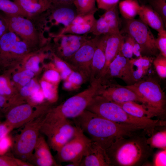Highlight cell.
Listing matches in <instances>:
<instances>
[{"label":"cell","mask_w":166,"mask_h":166,"mask_svg":"<svg viewBox=\"0 0 166 166\" xmlns=\"http://www.w3.org/2000/svg\"><path fill=\"white\" fill-rule=\"evenodd\" d=\"M75 124L105 150L116 140L138 134L143 130L132 125L117 123L85 110L73 119Z\"/></svg>","instance_id":"6da1fadb"},{"label":"cell","mask_w":166,"mask_h":166,"mask_svg":"<svg viewBox=\"0 0 166 166\" xmlns=\"http://www.w3.org/2000/svg\"><path fill=\"white\" fill-rule=\"evenodd\" d=\"M7 23L9 31L15 34L25 42L33 53L41 51L50 42L51 37H45L47 31L45 12L28 18L2 12Z\"/></svg>","instance_id":"7a4b0ae2"},{"label":"cell","mask_w":166,"mask_h":166,"mask_svg":"<svg viewBox=\"0 0 166 166\" xmlns=\"http://www.w3.org/2000/svg\"><path fill=\"white\" fill-rule=\"evenodd\" d=\"M147 139L145 136L138 134L116 140L105 150L111 165L143 164L151 155L152 150Z\"/></svg>","instance_id":"3957f363"},{"label":"cell","mask_w":166,"mask_h":166,"mask_svg":"<svg viewBox=\"0 0 166 166\" xmlns=\"http://www.w3.org/2000/svg\"><path fill=\"white\" fill-rule=\"evenodd\" d=\"M86 110L117 123L138 127L149 134L154 132L155 128L165 123L159 120L131 116L116 103L97 94L94 97Z\"/></svg>","instance_id":"277c9868"},{"label":"cell","mask_w":166,"mask_h":166,"mask_svg":"<svg viewBox=\"0 0 166 166\" xmlns=\"http://www.w3.org/2000/svg\"><path fill=\"white\" fill-rule=\"evenodd\" d=\"M47 112L25 124L20 132L13 138L11 148L16 157L30 163Z\"/></svg>","instance_id":"5b68a950"},{"label":"cell","mask_w":166,"mask_h":166,"mask_svg":"<svg viewBox=\"0 0 166 166\" xmlns=\"http://www.w3.org/2000/svg\"><path fill=\"white\" fill-rule=\"evenodd\" d=\"M79 129L69 119L45 117L40 132L46 136L50 148L57 152L76 135Z\"/></svg>","instance_id":"8992f818"},{"label":"cell","mask_w":166,"mask_h":166,"mask_svg":"<svg viewBox=\"0 0 166 166\" xmlns=\"http://www.w3.org/2000/svg\"><path fill=\"white\" fill-rule=\"evenodd\" d=\"M99 81L90 82L86 89L71 97L63 103L48 111L46 116L74 119L80 115L89 105L93 97L97 94Z\"/></svg>","instance_id":"52a82bcc"},{"label":"cell","mask_w":166,"mask_h":166,"mask_svg":"<svg viewBox=\"0 0 166 166\" xmlns=\"http://www.w3.org/2000/svg\"><path fill=\"white\" fill-rule=\"evenodd\" d=\"M33 53L27 44L15 34L8 32L0 37V69L13 63H22Z\"/></svg>","instance_id":"ba28073f"},{"label":"cell","mask_w":166,"mask_h":166,"mask_svg":"<svg viewBox=\"0 0 166 166\" xmlns=\"http://www.w3.org/2000/svg\"><path fill=\"white\" fill-rule=\"evenodd\" d=\"M125 86L142 97L149 108L157 116L162 115L164 112V93L155 78L149 77Z\"/></svg>","instance_id":"9c48e42d"},{"label":"cell","mask_w":166,"mask_h":166,"mask_svg":"<svg viewBox=\"0 0 166 166\" xmlns=\"http://www.w3.org/2000/svg\"><path fill=\"white\" fill-rule=\"evenodd\" d=\"M124 26L120 31L130 36L140 45L142 53L144 55L156 56L158 50L156 38L149 27L140 19H124Z\"/></svg>","instance_id":"30bf717a"},{"label":"cell","mask_w":166,"mask_h":166,"mask_svg":"<svg viewBox=\"0 0 166 166\" xmlns=\"http://www.w3.org/2000/svg\"><path fill=\"white\" fill-rule=\"evenodd\" d=\"M36 107L26 102L11 106L5 112V121L14 129L18 128L47 112L50 108L48 103H44L34 109Z\"/></svg>","instance_id":"8fae6325"},{"label":"cell","mask_w":166,"mask_h":166,"mask_svg":"<svg viewBox=\"0 0 166 166\" xmlns=\"http://www.w3.org/2000/svg\"><path fill=\"white\" fill-rule=\"evenodd\" d=\"M97 94L116 103L133 101L149 108L142 97L125 86L118 84L113 79L99 80Z\"/></svg>","instance_id":"7c38bea8"},{"label":"cell","mask_w":166,"mask_h":166,"mask_svg":"<svg viewBox=\"0 0 166 166\" xmlns=\"http://www.w3.org/2000/svg\"><path fill=\"white\" fill-rule=\"evenodd\" d=\"M91 139L86 136L79 128L76 135L57 152L56 158L61 163L72 162L80 166Z\"/></svg>","instance_id":"4fadbf2b"},{"label":"cell","mask_w":166,"mask_h":166,"mask_svg":"<svg viewBox=\"0 0 166 166\" xmlns=\"http://www.w3.org/2000/svg\"><path fill=\"white\" fill-rule=\"evenodd\" d=\"M50 36L53 41L52 49L53 53L61 59L65 61L72 56L90 38L87 35L72 34L55 35Z\"/></svg>","instance_id":"5bb4252c"},{"label":"cell","mask_w":166,"mask_h":166,"mask_svg":"<svg viewBox=\"0 0 166 166\" xmlns=\"http://www.w3.org/2000/svg\"><path fill=\"white\" fill-rule=\"evenodd\" d=\"M98 36L88 39L66 61L71 65L85 78L90 79L92 61Z\"/></svg>","instance_id":"9a60e30c"},{"label":"cell","mask_w":166,"mask_h":166,"mask_svg":"<svg viewBox=\"0 0 166 166\" xmlns=\"http://www.w3.org/2000/svg\"><path fill=\"white\" fill-rule=\"evenodd\" d=\"M45 14L47 28L48 24L49 25L48 27L49 31L51 27L59 25L62 26L63 30L70 24L78 14L73 3L51 4Z\"/></svg>","instance_id":"2e32d148"},{"label":"cell","mask_w":166,"mask_h":166,"mask_svg":"<svg viewBox=\"0 0 166 166\" xmlns=\"http://www.w3.org/2000/svg\"><path fill=\"white\" fill-rule=\"evenodd\" d=\"M121 24L117 5L106 10L96 19L91 33L99 36L119 32Z\"/></svg>","instance_id":"e0dca14e"},{"label":"cell","mask_w":166,"mask_h":166,"mask_svg":"<svg viewBox=\"0 0 166 166\" xmlns=\"http://www.w3.org/2000/svg\"><path fill=\"white\" fill-rule=\"evenodd\" d=\"M115 78L122 80L127 85L135 83L130 59L118 55L110 64L105 75L101 80L112 79Z\"/></svg>","instance_id":"ac0fdd59"},{"label":"cell","mask_w":166,"mask_h":166,"mask_svg":"<svg viewBox=\"0 0 166 166\" xmlns=\"http://www.w3.org/2000/svg\"><path fill=\"white\" fill-rule=\"evenodd\" d=\"M80 166L112 165L106 150L97 143L91 141L86 149Z\"/></svg>","instance_id":"d6986e66"},{"label":"cell","mask_w":166,"mask_h":166,"mask_svg":"<svg viewBox=\"0 0 166 166\" xmlns=\"http://www.w3.org/2000/svg\"><path fill=\"white\" fill-rule=\"evenodd\" d=\"M95 13L78 14L70 24L57 34H69L83 35L91 33L96 21L94 17Z\"/></svg>","instance_id":"ffe728a7"},{"label":"cell","mask_w":166,"mask_h":166,"mask_svg":"<svg viewBox=\"0 0 166 166\" xmlns=\"http://www.w3.org/2000/svg\"><path fill=\"white\" fill-rule=\"evenodd\" d=\"M45 137L40 134L30 163L38 166H59L53 156Z\"/></svg>","instance_id":"44dd1931"},{"label":"cell","mask_w":166,"mask_h":166,"mask_svg":"<svg viewBox=\"0 0 166 166\" xmlns=\"http://www.w3.org/2000/svg\"><path fill=\"white\" fill-rule=\"evenodd\" d=\"M107 34L98 36L91 62L89 79L90 82L99 79L105 66L106 62L105 48Z\"/></svg>","instance_id":"7402d4cb"},{"label":"cell","mask_w":166,"mask_h":166,"mask_svg":"<svg viewBox=\"0 0 166 166\" xmlns=\"http://www.w3.org/2000/svg\"><path fill=\"white\" fill-rule=\"evenodd\" d=\"M124 37L120 32L107 34L105 48L106 62L99 79L104 77L109 65L119 53Z\"/></svg>","instance_id":"603a6c76"},{"label":"cell","mask_w":166,"mask_h":166,"mask_svg":"<svg viewBox=\"0 0 166 166\" xmlns=\"http://www.w3.org/2000/svg\"><path fill=\"white\" fill-rule=\"evenodd\" d=\"M138 15L141 21L158 32L166 28L161 17L149 5H141Z\"/></svg>","instance_id":"cb8c5ba5"},{"label":"cell","mask_w":166,"mask_h":166,"mask_svg":"<svg viewBox=\"0 0 166 166\" xmlns=\"http://www.w3.org/2000/svg\"><path fill=\"white\" fill-rule=\"evenodd\" d=\"M17 3L30 18L46 11L51 3L48 0H11Z\"/></svg>","instance_id":"d4e9b609"},{"label":"cell","mask_w":166,"mask_h":166,"mask_svg":"<svg viewBox=\"0 0 166 166\" xmlns=\"http://www.w3.org/2000/svg\"><path fill=\"white\" fill-rule=\"evenodd\" d=\"M116 103L128 113L134 117L140 118L152 119L154 117L157 116L148 107L139 103L129 101Z\"/></svg>","instance_id":"484cf974"},{"label":"cell","mask_w":166,"mask_h":166,"mask_svg":"<svg viewBox=\"0 0 166 166\" xmlns=\"http://www.w3.org/2000/svg\"><path fill=\"white\" fill-rule=\"evenodd\" d=\"M154 58L146 55L130 59L132 64V76L134 82L138 81L147 73L153 62Z\"/></svg>","instance_id":"4316f807"},{"label":"cell","mask_w":166,"mask_h":166,"mask_svg":"<svg viewBox=\"0 0 166 166\" xmlns=\"http://www.w3.org/2000/svg\"><path fill=\"white\" fill-rule=\"evenodd\" d=\"M120 13L125 19H131L140 12L141 8L137 0H123L118 3Z\"/></svg>","instance_id":"83f0119b"},{"label":"cell","mask_w":166,"mask_h":166,"mask_svg":"<svg viewBox=\"0 0 166 166\" xmlns=\"http://www.w3.org/2000/svg\"><path fill=\"white\" fill-rule=\"evenodd\" d=\"M8 72L0 75V95L9 99L10 103L17 95Z\"/></svg>","instance_id":"f1b7e54d"},{"label":"cell","mask_w":166,"mask_h":166,"mask_svg":"<svg viewBox=\"0 0 166 166\" xmlns=\"http://www.w3.org/2000/svg\"><path fill=\"white\" fill-rule=\"evenodd\" d=\"M0 11L10 15H17L30 18L14 1L11 0H0Z\"/></svg>","instance_id":"f546056e"},{"label":"cell","mask_w":166,"mask_h":166,"mask_svg":"<svg viewBox=\"0 0 166 166\" xmlns=\"http://www.w3.org/2000/svg\"><path fill=\"white\" fill-rule=\"evenodd\" d=\"M35 74L32 72L25 69L14 73L11 81L15 85L19 90L26 85L34 77Z\"/></svg>","instance_id":"4dcf8cb0"},{"label":"cell","mask_w":166,"mask_h":166,"mask_svg":"<svg viewBox=\"0 0 166 166\" xmlns=\"http://www.w3.org/2000/svg\"><path fill=\"white\" fill-rule=\"evenodd\" d=\"M40 85L45 99L48 103H53L57 101L58 96L55 85L43 79L41 81Z\"/></svg>","instance_id":"1f68e13d"},{"label":"cell","mask_w":166,"mask_h":166,"mask_svg":"<svg viewBox=\"0 0 166 166\" xmlns=\"http://www.w3.org/2000/svg\"><path fill=\"white\" fill-rule=\"evenodd\" d=\"M41 51L33 53L28 56L23 62L25 69L29 70L35 74L40 70V64L43 57L45 56Z\"/></svg>","instance_id":"d6a6232c"},{"label":"cell","mask_w":166,"mask_h":166,"mask_svg":"<svg viewBox=\"0 0 166 166\" xmlns=\"http://www.w3.org/2000/svg\"><path fill=\"white\" fill-rule=\"evenodd\" d=\"M151 136L147 138V143L152 148L166 149V130H163L155 133L153 132Z\"/></svg>","instance_id":"836d02e7"},{"label":"cell","mask_w":166,"mask_h":166,"mask_svg":"<svg viewBox=\"0 0 166 166\" xmlns=\"http://www.w3.org/2000/svg\"><path fill=\"white\" fill-rule=\"evenodd\" d=\"M96 0H74V5L78 14L96 13L97 8L96 6Z\"/></svg>","instance_id":"e575fe53"},{"label":"cell","mask_w":166,"mask_h":166,"mask_svg":"<svg viewBox=\"0 0 166 166\" xmlns=\"http://www.w3.org/2000/svg\"><path fill=\"white\" fill-rule=\"evenodd\" d=\"M152 63L159 76L162 79L166 78V57L160 53L154 58Z\"/></svg>","instance_id":"d590c367"},{"label":"cell","mask_w":166,"mask_h":166,"mask_svg":"<svg viewBox=\"0 0 166 166\" xmlns=\"http://www.w3.org/2000/svg\"><path fill=\"white\" fill-rule=\"evenodd\" d=\"M149 5L161 18L166 26V0H148Z\"/></svg>","instance_id":"8d00e7d4"},{"label":"cell","mask_w":166,"mask_h":166,"mask_svg":"<svg viewBox=\"0 0 166 166\" xmlns=\"http://www.w3.org/2000/svg\"><path fill=\"white\" fill-rule=\"evenodd\" d=\"M56 66L60 72L61 78L63 80L66 79L72 72L68 64L65 61L61 59L53 54Z\"/></svg>","instance_id":"74e56055"},{"label":"cell","mask_w":166,"mask_h":166,"mask_svg":"<svg viewBox=\"0 0 166 166\" xmlns=\"http://www.w3.org/2000/svg\"><path fill=\"white\" fill-rule=\"evenodd\" d=\"M124 37V42L118 55H122L127 58L131 59L132 58L133 55L132 46L133 38L127 34Z\"/></svg>","instance_id":"f35d334b"},{"label":"cell","mask_w":166,"mask_h":166,"mask_svg":"<svg viewBox=\"0 0 166 166\" xmlns=\"http://www.w3.org/2000/svg\"><path fill=\"white\" fill-rule=\"evenodd\" d=\"M158 33L156 38V46L160 53L166 57V31L164 29Z\"/></svg>","instance_id":"ab89813d"},{"label":"cell","mask_w":166,"mask_h":166,"mask_svg":"<svg viewBox=\"0 0 166 166\" xmlns=\"http://www.w3.org/2000/svg\"><path fill=\"white\" fill-rule=\"evenodd\" d=\"M45 97L40 88L35 92L26 100L27 103L31 105L36 106L44 103Z\"/></svg>","instance_id":"60d3db41"},{"label":"cell","mask_w":166,"mask_h":166,"mask_svg":"<svg viewBox=\"0 0 166 166\" xmlns=\"http://www.w3.org/2000/svg\"><path fill=\"white\" fill-rule=\"evenodd\" d=\"M43 78V79L55 85L58 83L61 77L60 74L57 71L53 69H50L45 72Z\"/></svg>","instance_id":"b9f144b4"},{"label":"cell","mask_w":166,"mask_h":166,"mask_svg":"<svg viewBox=\"0 0 166 166\" xmlns=\"http://www.w3.org/2000/svg\"><path fill=\"white\" fill-rule=\"evenodd\" d=\"M13 142L9 134L0 140V155H4L12 148Z\"/></svg>","instance_id":"7bdbcfd3"},{"label":"cell","mask_w":166,"mask_h":166,"mask_svg":"<svg viewBox=\"0 0 166 166\" xmlns=\"http://www.w3.org/2000/svg\"><path fill=\"white\" fill-rule=\"evenodd\" d=\"M120 0H96L98 8L108 10L118 5Z\"/></svg>","instance_id":"ee69618b"},{"label":"cell","mask_w":166,"mask_h":166,"mask_svg":"<svg viewBox=\"0 0 166 166\" xmlns=\"http://www.w3.org/2000/svg\"><path fill=\"white\" fill-rule=\"evenodd\" d=\"M153 164L155 166H165L166 165V149H162L155 155Z\"/></svg>","instance_id":"f6af8a7d"},{"label":"cell","mask_w":166,"mask_h":166,"mask_svg":"<svg viewBox=\"0 0 166 166\" xmlns=\"http://www.w3.org/2000/svg\"><path fill=\"white\" fill-rule=\"evenodd\" d=\"M83 77H84L79 72L73 71L68 77V81L75 86L79 85L83 83Z\"/></svg>","instance_id":"bcb514c9"},{"label":"cell","mask_w":166,"mask_h":166,"mask_svg":"<svg viewBox=\"0 0 166 166\" xmlns=\"http://www.w3.org/2000/svg\"><path fill=\"white\" fill-rule=\"evenodd\" d=\"M0 166H18L14 157L0 155Z\"/></svg>","instance_id":"7dc6e473"},{"label":"cell","mask_w":166,"mask_h":166,"mask_svg":"<svg viewBox=\"0 0 166 166\" xmlns=\"http://www.w3.org/2000/svg\"><path fill=\"white\" fill-rule=\"evenodd\" d=\"M14 129L5 121L0 123V140L7 135Z\"/></svg>","instance_id":"c3c4849f"},{"label":"cell","mask_w":166,"mask_h":166,"mask_svg":"<svg viewBox=\"0 0 166 166\" xmlns=\"http://www.w3.org/2000/svg\"><path fill=\"white\" fill-rule=\"evenodd\" d=\"M8 32L7 23L2 13L0 12V37Z\"/></svg>","instance_id":"681fc988"},{"label":"cell","mask_w":166,"mask_h":166,"mask_svg":"<svg viewBox=\"0 0 166 166\" xmlns=\"http://www.w3.org/2000/svg\"><path fill=\"white\" fill-rule=\"evenodd\" d=\"M10 106L9 100L0 95V111H2L5 113Z\"/></svg>","instance_id":"f907efd6"},{"label":"cell","mask_w":166,"mask_h":166,"mask_svg":"<svg viewBox=\"0 0 166 166\" xmlns=\"http://www.w3.org/2000/svg\"><path fill=\"white\" fill-rule=\"evenodd\" d=\"M132 51L133 55L137 57L142 55V50L140 45L133 38L132 42Z\"/></svg>","instance_id":"816d5d0a"},{"label":"cell","mask_w":166,"mask_h":166,"mask_svg":"<svg viewBox=\"0 0 166 166\" xmlns=\"http://www.w3.org/2000/svg\"><path fill=\"white\" fill-rule=\"evenodd\" d=\"M51 4H73L74 0H48Z\"/></svg>","instance_id":"f5cc1de1"},{"label":"cell","mask_w":166,"mask_h":166,"mask_svg":"<svg viewBox=\"0 0 166 166\" xmlns=\"http://www.w3.org/2000/svg\"><path fill=\"white\" fill-rule=\"evenodd\" d=\"M73 85H74L68 81H66L63 84L64 87L67 89H71L73 87Z\"/></svg>","instance_id":"db71d44e"},{"label":"cell","mask_w":166,"mask_h":166,"mask_svg":"<svg viewBox=\"0 0 166 166\" xmlns=\"http://www.w3.org/2000/svg\"><path fill=\"white\" fill-rule=\"evenodd\" d=\"M0 116H1V113L0 112Z\"/></svg>","instance_id":"11a10c76"},{"label":"cell","mask_w":166,"mask_h":166,"mask_svg":"<svg viewBox=\"0 0 166 166\" xmlns=\"http://www.w3.org/2000/svg\"><path fill=\"white\" fill-rule=\"evenodd\" d=\"M1 123V121H0V123Z\"/></svg>","instance_id":"9f6ffc18"}]
</instances>
